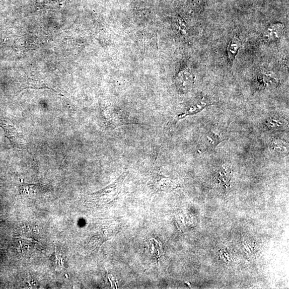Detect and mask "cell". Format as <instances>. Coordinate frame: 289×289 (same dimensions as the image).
<instances>
[{
  "label": "cell",
  "instance_id": "cell-1",
  "mask_svg": "<svg viewBox=\"0 0 289 289\" xmlns=\"http://www.w3.org/2000/svg\"><path fill=\"white\" fill-rule=\"evenodd\" d=\"M256 84L258 89H273L279 85V79L274 72L270 71H264L259 74Z\"/></svg>",
  "mask_w": 289,
  "mask_h": 289
},
{
  "label": "cell",
  "instance_id": "cell-2",
  "mask_svg": "<svg viewBox=\"0 0 289 289\" xmlns=\"http://www.w3.org/2000/svg\"><path fill=\"white\" fill-rule=\"evenodd\" d=\"M0 127L4 130L5 135L10 141L12 146L18 148L22 147L23 144L22 136L16 128L4 123H1Z\"/></svg>",
  "mask_w": 289,
  "mask_h": 289
},
{
  "label": "cell",
  "instance_id": "cell-3",
  "mask_svg": "<svg viewBox=\"0 0 289 289\" xmlns=\"http://www.w3.org/2000/svg\"><path fill=\"white\" fill-rule=\"evenodd\" d=\"M195 76L189 70H185L178 73L176 79L179 89L183 93L187 92L194 83Z\"/></svg>",
  "mask_w": 289,
  "mask_h": 289
},
{
  "label": "cell",
  "instance_id": "cell-4",
  "mask_svg": "<svg viewBox=\"0 0 289 289\" xmlns=\"http://www.w3.org/2000/svg\"><path fill=\"white\" fill-rule=\"evenodd\" d=\"M285 25L282 23L273 24L267 27L263 34L264 39L267 41H276L284 36Z\"/></svg>",
  "mask_w": 289,
  "mask_h": 289
},
{
  "label": "cell",
  "instance_id": "cell-5",
  "mask_svg": "<svg viewBox=\"0 0 289 289\" xmlns=\"http://www.w3.org/2000/svg\"><path fill=\"white\" fill-rule=\"evenodd\" d=\"M208 137L210 143L213 146H216L220 143L228 139V133L225 128L216 126L211 128Z\"/></svg>",
  "mask_w": 289,
  "mask_h": 289
},
{
  "label": "cell",
  "instance_id": "cell-6",
  "mask_svg": "<svg viewBox=\"0 0 289 289\" xmlns=\"http://www.w3.org/2000/svg\"><path fill=\"white\" fill-rule=\"evenodd\" d=\"M265 125L271 130H282L287 128L288 122L280 116L274 115L267 120Z\"/></svg>",
  "mask_w": 289,
  "mask_h": 289
},
{
  "label": "cell",
  "instance_id": "cell-7",
  "mask_svg": "<svg viewBox=\"0 0 289 289\" xmlns=\"http://www.w3.org/2000/svg\"><path fill=\"white\" fill-rule=\"evenodd\" d=\"M210 105L207 101L203 99L197 100L186 109L185 112L179 116V119H183L188 115H194L202 111L206 106Z\"/></svg>",
  "mask_w": 289,
  "mask_h": 289
},
{
  "label": "cell",
  "instance_id": "cell-8",
  "mask_svg": "<svg viewBox=\"0 0 289 289\" xmlns=\"http://www.w3.org/2000/svg\"><path fill=\"white\" fill-rule=\"evenodd\" d=\"M242 44L240 40L236 36L232 38L227 49V54H228V58L231 63L235 60L236 55L242 47Z\"/></svg>",
  "mask_w": 289,
  "mask_h": 289
},
{
  "label": "cell",
  "instance_id": "cell-9",
  "mask_svg": "<svg viewBox=\"0 0 289 289\" xmlns=\"http://www.w3.org/2000/svg\"><path fill=\"white\" fill-rule=\"evenodd\" d=\"M231 171V167L229 164L225 163L222 165L217 172V177L220 182L226 186L229 184Z\"/></svg>",
  "mask_w": 289,
  "mask_h": 289
},
{
  "label": "cell",
  "instance_id": "cell-10",
  "mask_svg": "<svg viewBox=\"0 0 289 289\" xmlns=\"http://www.w3.org/2000/svg\"><path fill=\"white\" fill-rule=\"evenodd\" d=\"M288 144L284 140L280 139H275L272 142V147L275 150H277L283 154H287L288 153L289 149Z\"/></svg>",
  "mask_w": 289,
  "mask_h": 289
},
{
  "label": "cell",
  "instance_id": "cell-11",
  "mask_svg": "<svg viewBox=\"0 0 289 289\" xmlns=\"http://www.w3.org/2000/svg\"><path fill=\"white\" fill-rule=\"evenodd\" d=\"M178 28L183 33H185L187 32V28H186L185 23H184L183 20L179 19L177 23H176Z\"/></svg>",
  "mask_w": 289,
  "mask_h": 289
}]
</instances>
